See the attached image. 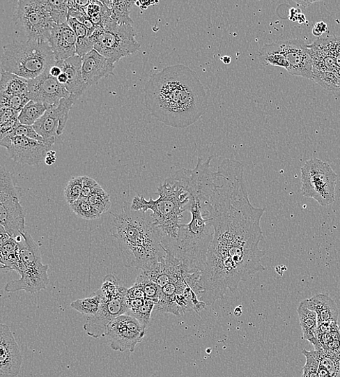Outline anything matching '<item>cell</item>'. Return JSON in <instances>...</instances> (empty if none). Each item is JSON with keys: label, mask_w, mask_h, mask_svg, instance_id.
<instances>
[{"label": "cell", "mask_w": 340, "mask_h": 377, "mask_svg": "<svg viewBox=\"0 0 340 377\" xmlns=\"http://www.w3.org/2000/svg\"><path fill=\"white\" fill-rule=\"evenodd\" d=\"M218 171L220 184L207 205L214 235L200 281V300L206 306L265 270L261 261L266 252L259 247L263 240L261 220L264 209L250 203L240 161L226 158Z\"/></svg>", "instance_id": "obj_1"}, {"label": "cell", "mask_w": 340, "mask_h": 377, "mask_svg": "<svg viewBox=\"0 0 340 377\" xmlns=\"http://www.w3.org/2000/svg\"><path fill=\"white\" fill-rule=\"evenodd\" d=\"M145 103L159 121L173 128L185 129L201 119L208 102L196 72L176 64L151 77L145 86Z\"/></svg>", "instance_id": "obj_2"}, {"label": "cell", "mask_w": 340, "mask_h": 377, "mask_svg": "<svg viewBox=\"0 0 340 377\" xmlns=\"http://www.w3.org/2000/svg\"><path fill=\"white\" fill-rule=\"evenodd\" d=\"M190 194L186 210L191 213V221L181 224L176 239L164 238L163 245L166 252L180 262L187 272L202 275L214 235L210 220L207 219V204L212 193L190 190Z\"/></svg>", "instance_id": "obj_3"}, {"label": "cell", "mask_w": 340, "mask_h": 377, "mask_svg": "<svg viewBox=\"0 0 340 377\" xmlns=\"http://www.w3.org/2000/svg\"><path fill=\"white\" fill-rule=\"evenodd\" d=\"M124 209L114 215L112 236L118 243L123 262L127 267L142 270L167 256L164 234L151 218Z\"/></svg>", "instance_id": "obj_4"}, {"label": "cell", "mask_w": 340, "mask_h": 377, "mask_svg": "<svg viewBox=\"0 0 340 377\" xmlns=\"http://www.w3.org/2000/svg\"><path fill=\"white\" fill-rule=\"evenodd\" d=\"M157 200H146L145 197L136 196L131 210L143 213L153 212L150 218L162 231L164 238L176 239L180 229L183 214L190 203V194L187 189L183 169L167 178L157 187Z\"/></svg>", "instance_id": "obj_5"}, {"label": "cell", "mask_w": 340, "mask_h": 377, "mask_svg": "<svg viewBox=\"0 0 340 377\" xmlns=\"http://www.w3.org/2000/svg\"><path fill=\"white\" fill-rule=\"evenodd\" d=\"M55 64L48 42L14 41L3 48L2 70L27 80L38 78Z\"/></svg>", "instance_id": "obj_6"}, {"label": "cell", "mask_w": 340, "mask_h": 377, "mask_svg": "<svg viewBox=\"0 0 340 377\" xmlns=\"http://www.w3.org/2000/svg\"><path fill=\"white\" fill-rule=\"evenodd\" d=\"M132 25H120L114 20L93 35L94 49L114 63L140 49Z\"/></svg>", "instance_id": "obj_7"}, {"label": "cell", "mask_w": 340, "mask_h": 377, "mask_svg": "<svg viewBox=\"0 0 340 377\" xmlns=\"http://www.w3.org/2000/svg\"><path fill=\"white\" fill-rule=\"evenodd\" d=\"M337 175L330 165L318 158H312L301 168L303 196L314 199L324 207L335 201V187Z\"/></svg>", "instance_id": "obj_8"}, {"label": "cell", "mask_w": 340, "mask_h": 377, "mask_svg": "<svg viewBox=\"0 0 340 377\" xmlns=\"http://www.w3.org/2000/svg\"><path fill=\"white\" fill-rule=\"evenodd\" d=\"M19 189L15 186L11 174L3 167H0V224L13 239L26 231V213Z\"/></svg>", "instance_id": "obj_9"}, {"label": "cell", "mask_w": 340, "mask_h": 377, "mask_svg": "<svg viewBox=\"0 0 340 377\" xmlns=\"http://www.w3.org/2000/svg\"><path fill=\"white\" fill-rule=\"evenodd\" d=\"M15 20L28 40L48 42L54 24L47 0H20L17 2Z\"/></svg>", "instance_id": "obj_10"}, {"label": "cell", "mask_w": 340, "mask_h": 377, "mask_svg": "<svg viewBox=\"0 0 340 377\" xmlns=\"http://www.w3.org/2000/svg\"><path fill=\"white\" fill-rule=\"evenodd\" d=\"M146 334V328L134 317L123 314L114 319L105 336L110 347L116 351L133 353Z\"/></svg>", "instance_id": "obj_11"}, {"label": "cell", "mask_w": 340, "mask_h": 377, "mask_svg": "<svg viewBox=\"0 0 340 377\" xmlns=\"http://www.w3.org/2000/svg\"><path fill=\"white\" fill-rule=\"evenodd\" d=\"M128 290L124 288L118 295L114 298L102 296L98 312L95 315L86 317L84 330L88 335L97 339L105 337L107 327L111 321L118 316L127 314Z\"/></svg>", "instance_id": "obj_12"}, {"label": "cell", "mask_w": 340, "mask_h": 377, "mask_svg": "<svg viewBox=\"0 0 340 377\" xmlns=\"http://www.w3.org/2000/svg\"><path fill=\"white\" fill-rule=\"evenodd\" d=\"M0 145L7 149L15 162L29 166L40 164L50 151L44 143L24 137L8 136Z\"/></svg>", "instance_id": "obj_13"}, {"label": "cell", "mask_w": 340, "mask_h": 377, "mask_svg": "<svg viewBox=\"0 0 340 377\" xmlns=\"http://www.w3.org/2000/svg\"><path fill=\"white\" fill-rule=\"evenodd\" d=\"M48 265L42 261L22 262L19 273L21 278L11 280L6 286L7 293L24 291L34 294L45 290L49 284Z\"/></svg>", "instance_id": "obj_14"}, {"label": "cell", "mask_w": 340, "mask_h": 377, "mask_svg": "<svg viewBox=\"0 0 340 377\" xmlns=\"http://www.w3.org/2000/svg\"><path fill=\"white\" fill-rule=\"evenodd\" d=\"M279 43L283 55L289 63L288 73L313 80V62L308 45L298 39Z\"/></svg>", "instance_id": "obj_15"}, {"label": "cell", "mask_w": 340, "mask_h": 377, "mask_svg": "<svg viewBox=\"0 0 340 377\" xmlns=\"http://www.w3.org/2000/svg\"><path fill=\"white\" fill-rule=\"evenodd\" d=\"M70 95L58 79L49 75V69L38 78L29 80L27 97L36 102L55 105Z\"/></svg>", "instance_id": "obj_16"}, {"label": "cell", "mask_w": 340, "mask_h": 377, "mask_svg": "<svg viewBox=\"0 0 340 377\" xmlns=\"http://www.w3.org/2000/svg\"><path fill=\"white\" fill-rule=\"evenodd\" d=\"M23 355L9 327L0 326V377H15L20 374Z\"/></svg>", "instance_id": "obj_17"}, {"label": "cell", "mask_w": 340, "mask_h": 377, "mask_svg": "<svg viewBox=\"0 0 340 377\" xmlns=\"http://www.w3.org/2000/svg\"><path fill=\"white\" fill-rule=\"evenodd\" d=\"M56 62L65 61L77 55V37L67 23L54 25L48 40Z\"/></svg>", "instance_id": "obj_18"}, {"label": "cell", "mask_w": 340, "mask_h": 377, "mask_svg": "<svg viewBox=\"0 0 340 377\" xmlns=\"http://www.w3.org/2000/svg\"><path fill=\"white\" fill-rule=\"evenodd\" d=\"M115 63L95 49L82 58V77L87 89L105 77L114 75Z\"/></svg>", "instance_id": "obj_19"}, {"label": "cell", "mask_w": 340, "mask_h": 377, "mask_svg": "<svg viewBox=\"0 0 340 377\" xmlns=\"http://www.w3.org/2000/svg\"><path fill=\"white\" fill-rule=\"evenodd\" d=\"M308 47L312 59L314 74L337 70L338 68L332 55L331 37L320 38Z\"/></svg>", "instance_id": "obj_20"}, {"label": "cell", "mask_w": 340, "mask_h": 377, "mask_svg": "<svg viewBox=\"0 0 340 377\" xmlns=\"http://www.w3.org/2000/svg\"><path fill=\"white\" fill-rule=\"evenodd\" d=\"M56 64L68 76V83L64 86L66 91L79 99L87 89L82 77V58L76 55Z\"/></svg>", "instance_id": "obj_21"}, {"label": "cell", "mask_w": 340, "mask_h": 377, "mask_svg": "<svg viewBox=\"0 0 340 377\" xmlns=\"http://www.w3.org/2000/svg\"><path fill=\"white\" fill-rule=\"evenodd\" d=\"M57 105H51L43 116L33 125L34 130L43 138L45 145L49 149L55 145L59 128L60 117Z\"/></svg>", "instance_id": "obj_22"}, {"label": "cell", "mask_w": 340, "mask_h": 377, "mask_svg": "<svg viewBox=\"0 0 340 377\" xmlns=\"http://www.w3.org/2000/svg\"><path fill=\"white\" fill-rule=\"evenodd\" d=\"M307 301L309 309L317 314L318 324L337 322L339 310L335 302L328 294H318Z\"/></svg>", "instance_id": "obj_23"}, {"label": "cell", "mask_w": 340, "mask_h": 377, "mask_svg": "<svg viewBox=\"0 0 340 377\" xmlns=\"http://www.w3.org/2000/svg\"><path fill=\"white\" fill-rule=\"evenodd\" d=\"M297 312L302 331V338L309 341L314 345L316 351L321 350V346L316 335L318 327L317 314L309 309L307 300L300 303Z\"/></svg>", "instance_id": "obj_24"}, {"label": "cell", "mask_w": 340, "mask_h": 377, "mask_svg": "<svg viewBox=\"0 0 340 377\" xmlns=\"http://www.w3.org/2000/svg\"><path fill=\"white\" fill-rule=\"evenodd\" d=\"M28 85L29 80L2 70L1 81H0V94L1 95H27Z\"/></svg>", "instance_id": "obj_25"}, {"label": "cell", "mask_w": 340, "mask_h": 377, "mask_svg": "<svg viewBox=\"0 0 340 377\" xmlns=\"http://www.w3.org/2000/svg\"><path fill=\"white\" fill-rule=\"evenodd\" d=\"M67 24L76 34L77 56L83 58L89 52L94 49L93 36L82 24L74 19V17H69Z\"/></svg>", "instance_id": "obj_26"}, {"label": "cell", "mask_w": 340, "mask_h": 377, "mask_svg": "<svg viewBox=\"0 0 340 377\" xmlns=\"http://www.w3.org/2000/svg\"><path fill=\"white\" fill-rule=\"evenodd\" d=\"M260 61L264 65L278 66L288 70L289 63L281 52L279 42L265 45L258 52Z\"/></svg>", "instance_id": "obj_27"}, {"label": "cell", "mask_w": 340, "mask_h": 377, "mask_svg": "<svg viewBox=\"0 0 340 377\" xmlns=\"http://www.w3.org/2000/svg\"><path fill=\"white\" fill-rule=\"evenodd\" d=\"M111 11V20L120 25H132L131 11L136 2L134 1H102Z\"/></svg>", "instance_id": "obj_28"}, {"label": "cell", "mask_w": 340, "mask_h": 377, "mask_svg": "<svg viewBox=\"0 0 340 377\" xmlns=\"http://www.w3.org/2000/svg\"><path fill=\"white\" fill-rule=\"evenodd\" d=\"M102 295L100 290L87 298L78 299L70 304L71 309L87 316L95 315L100 307Z\"/></svg>", "instance_id": "obj_29"}, {"label": "cell", "mask_w": 340, "mask_h": 377, "mask_svg": "<svg viewBox=\"0 0 340 377\" xmlns=\"http://www.w3.org/2000/svg\"><path fill=\"white\" fill-rule=\"evenodd\" d=\"M50 106L49 105L30 100L22 111L19 120L22 124L33 125L36 122L43 116Z\"/></svg>", "instance_id": "obj_30"}, {"label": "cell", "mask_w": 340, "mask_h": 377, "mask_svg": "<svg viewBox=\"0 0 340 377\" xmlns=\"http://www.w3.org/2000/svg\"><path fill=\"white\" fill-rule=\"evenodd\" d=\"M317 351L319 367L326 369L331 377H340V352L323 349Z\"/></svg>", "instance_id": "obj_31"}, {"label": "cell", "mask_w": 340, "mask_h": 377, "mask_svg": "<svg viewBox=\"0 0 340 377\" xmlns=\"http://www.w3.org/2000/svg\"><path fill=\"white\" fill-rule=\"evenodd\" d=\"M47 4L54 24L61 25L67 23L68 6L66 0H47Z\"/></svg>", "instance_id": "obj_32"}, {"label": "cell", "mask_w": 340, "mask_h": 377, "mask_svg": "<svg viewBox=\"0 0 340 377\" xmlns=\"http://www.w3.org/2000/svg\"><path fill=\"white\" fill-rule=\"evenodd\" d=\"M313 81L327 91L340 93V77L337 70L314 74Z\"/></svg>", "instance_id": "obj_33"}, {"label": "cell", "mask_w": 340, "mask_h": 377, "mask_svg": "<svg viewBox=\"0 0 340 377\" xmlns=\"http://www.w3.org/2000/svg\"><path fill=\"white\" fill-rule=\"evenodd\" d=\"M70 209L77 217L85 220H95L101 217L102 214L95 209L88 200L79 199L72 205Z\"/></svg>", "instance_id": "obj_34"}, {"label": "cell", "mask_w": 340, "mask_h": 377, "mask_svg": "<svg viewBox=\"0 0 340 377\" xmlns=\"http://www.w3.org/2000/svg\"><path fill=\"white\" fill-rule=\"evenodd\" d=\"M84 184V176L70 179L64 190V197L67 203L70 206L81 199Z\"/></svg>", "instance_id": "obj_35"}, {"label": "cell", "mask_w": 340, "mask_h": 377, "mask_svg": "<svg viewBox=\"0 0 340 377\" xmlns=\"http://www.w3.org/2000/svg\"><path fill=\"white\" fill-rule=\"evenodd\" d=\"M88 201L102 215L109 211L111 207V197L102 187L99 185L89 196Z\"/></svg>", "instance_id": "obj_36"}, {"label": "cell", "mask_w": 340, "mask_h": 377, "mask_svg": "<svg viewBox=\"0 0 340 377\" xmlns=\"http://www.w3.org/2000/svg\"><path fill=\"white\" fill-rule=\"evenodd\" d=\"M302 353L307 358L306 364L303 367L302 377H319V359L318 351L316 350L311 351L303 350Z\"/></svg>", "instance_id": "obj_37"}, {"label": "cell", "mask_w": 340, "mask_h": 377, "mask_svg": "<svg viewBox=\"0 0 340 377\" xmlns=\"http://www.w3.org/2000/svg\"><path fill=\"white\" fill-rule=\"evenodd\" d=\"M135 283L144 291L146 298L155 301V303L158 302L160 296V286L141 274L138 276Z\"/></svg>", "instance_id": "obj_38"}, {"label": "cell", "mask_w": 340, "mask_h": 377, "mask_svg": "<svg viewBox=\"0 0 340 377\" xmlns=\"http://www.w3.org/2000/svg\"><path fill=\"white\" fill-rule=\"evenodd\" d=\"M155 302L146 299L144 305L135 311L128 312L126 314L137 319L143 326L147 328L150 321L151 314L155 307Z\"/></svg>", "instance_id": "obj_39"}, {"label": "cell", "mask_w": 340, "mask_h": 377, "mask_svg": "<svg viewBox=\"0 0 340 377\" xmlns=\"http://www.w3.org/2000/svg\"><path fill=\"white\" fill-rule=\"evenodd\" d=\"M30 101L26 95H19L12 96H3L0 98V109L8 107L21 114L26 105Z\"/></svg>", "instance_id": "obj_40"}, {"label": "cell", "mask_w": 340, "mask_h": 377, "mask_svg": "<svg viewBox=\"0 0 340 377\" xmlns=\"http://www.w3.org/2000/svg\"><path fill=\"white\" fill-rule=\"evenodd\" d=\"M125 287L120 286L116 278L112 275H107L104 278L103 284L100 289L102 296L105 298H114L118 295Z\"/></svg>", "instance_id": "obj_41"}, {"label": "cell", "mask_w": 340, "mask_h": 377, "mask_svg": "<svg viewBox=\"0 0 340 377\" xmlns=\"http://www.w3.org/2000/svg\"><path fill=\"white\" fill-rule=\"evenodd\" d=\"M10 136L24 137L44 143L43 138L34 130L33 125H24L21 123Z\"/></svg>", "instance_id": "obj_42"}, {"label": "cell", "mask_w": 340, "mask_h": 377, "mask_svg": "<svg viewBox=\"0 0 340 377\" xmlns=\"http://www.w3.org/2000/svg\"><path fill=\"white\" fill-rule=\"evenodd\" d=\"M99 185H100L96 182V180H95L94 178L87 176H84V184L81 199L88 200L89 196L92 194L93 191Z\"/></svg>", "instance_id": "obj_43"}, {"label": "cell", "mask_w": 340, "mask_h": 377, "mask_svg": "<svg viewBox=\"0 0 340 377\" xmlns=\"http://www.w3.org/2000/svg\"><path fill=\"white\" fill-rule=\"evenodd\" d=\"M20 123L19 118L13 119L0 123V139H3L8 136H10Z\"/></svg>", "instance_id": "obj_44"}, {"label": "cell", "mask_w": 340, "mask_h": 377, "mask_svg": "<svg viewBox=\"0 0 340 377\" xmlns=\"http://www.w3.org/2000/svg\"><path fill=\"white\" fill-rule=\"evenodd\" d=\"M20 115V112L8 109V107H3V109H0V123L19 118Z\"/></svg>", "instance_id": "obj_45"}, {"label": "cell", "mask_w": 340, "mask_h": 377, "mask_svg": "<svg viewBox=\"0 0 340 377\" xmlns=\"http://www.w3.org/2000/svg\"><path fill=\"white\" fill-rule=\"evenodd\" d=\"M332 52L337 68H340V38L331 36Z\"/></svg>", "instance_id": "obj_46"}, {"label": "cell", "mask_w": 340, "mask_h": 377, "mask_svg": "<svg viewBox=\"0 0 340 377\" xmlns=\"http://www.w3.org/2000/svg\"><path fill=\"white\" fill-rule=\"evenodd\" d=\"M56 160H57L56 152L49 151L46 155L45 161V164L47 166H52V164L56 163Z\"/></svg>", "instance_id": "obj_47"}, {"label": "cell", "mask_w": 340, "mask_h": 377, "mask_svg": "<svg viewBox=\"0 0 340 377\" xmlns=\"http://www.w3.org/2000/svg\"><path fill=\"white\" fill-rule=\"evenodd\" d=\"M12 238L8 234L3 226H0V245H3L10 240Z\"/></svg>", "instance_id": "obj_48"}, {"label": "cell", "mask_w": 340, "mask_h": 377, "mask_svg": "<svg viewBox=\"0 0 340 377\" xmlns=\"http://www.w3.org/2000/svg\"><path fill=\"white\" fill-rule=\"evenodd\" d=\"M62 74V70L61 68L57 66L56 64L54 65L50 69H49V75L55 78H57Z\"/></svg>", "instance_id": "obj_49"}, {"label": "cell", "mask_w": 340, "mask_h": 377, "mask_svg": "<svg viewBox=\"0 0 340 377\" xmlns=\"http://www.w3.org/2000/svg\"><path fill=\"white\" fill-rule=\"evenodd\" d=\"M314 28L317 29L322 34L327 31V25L325 22L317 23L315 25Z\"/></svg>", "instance_id": "obj_50"}, {"label": "cell", "mask_w": 340, "mask_h": 377, "mask_svg": "<svg viewBox=\"0 0 340 377\" xmlns=\"http://www.w3.org/2000/svg\"><path fill=\"white\" fill-rule=\"evenodd\" d=\"M58 80L60 84L65 86L68 83V76L62 72V74L58 77Z\"/></svg>", "instance_id": "obj_51"}, {"label": "cell", "mask_w": 340, "mask_h": 377, "mask_svg": "<svg viewBox=\"0 0 340 377\" xmlns=\"http://www.w3.org/2000/svg\"><path fill=\"white\" fill-rule=\"evenodd\" d=\"M318 376L319 377H331L326 369L320 367L318 369Z\"/></svg>", "instance_id": "obj_52"}, {"label": "cell", "mask_w": 340, "mask_h": 377, "mask_svg": "<svg viewBox=\"0 0 340 377\" xmlns=\"http://www.w3.org/2000/svg\"><path fill=\"white\" fill-rule=\"evenodd\" d=\"M221 61L226 65L229 64L231 62L230 56H224L221 58Z\"/></svg>", "instance_id": "obj_53"}, {"label": "cell", "mask_w": 340, "mask_h": 377, "mask_svg": "<svg viewBox=\"0 0 340 377\" xmlns=\"http://www.w3.org/2000/svg\"><path fill=\"white\" fill-rule=\"evenodd\" d=\"M242 314V307H238L235 310V315L238 317L241 316Z\"/></svg>", "instance_id": "obj_54"}, {"label": "cell", "mask_w": 340, "mask_h": 377, "mask_svg": "<svg viewBox=\"0 0 340 377\" xmlns=\"http://www.w3.org/2000/svg\"><path fill=\"white\" fill-rule=\"evenodd\" d=\"M299 5H302V6L304 7H308L310 5L313 4V3H315L316 2H313V1H307V2H296Z\"/></svg>", "instance_id": "obj_55"}, {"label": "cell", "mask_w": 340, "mask_h": 377, "mask_svg": "<svg viewBox=\"0 0 340 377\" xmlns=\"http://www.w3.org/2000/svg\"><path fill=\"white\" fill-rule=\"evenodd\" d=\"M337 74H338V75H339V77H340V68H338L337 69Z\"/></svg>", "instance_id": "obj_56"}]
</instances>
